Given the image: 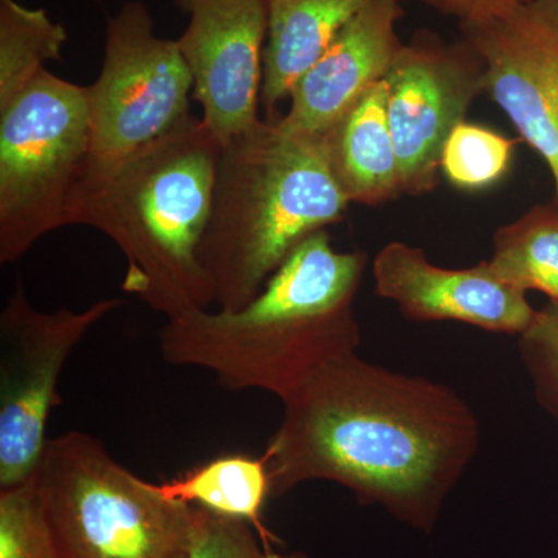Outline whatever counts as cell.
<instances>
[{"instance_id": "6da1fadb", "label": "cell", "mask_w": 558, "mask_h": 558, "mask_svg": "<svg viewBox=\"0 0 558 558\" xmlns=\"http://www.w3.org/2000/svg\"><path fill=\"white\" fill-rule=\"evenodd\" d=\"M264 457L271 498L329 481L360 505L432 532L481 447V422L453 388L359 352L330 360L281 400Z\"/></svg>"}, {"instance_id": "7a4b0ae2", "label": "cell", "mask_w": 558, "mask_h": 558, "mask_svg": "<svg viewBox=\"0 0 558 558\" xmlns=\"http://www.w3.org/2000/svg\"><path fill=\"white\" fill-rule=\"evenodd\" d=\"M365 253L339 252L328 230L303 242L245 306L194 311L159 332L165 362L207 369L229 391L284 400L330 360L357 352L355 300Z\"/></svg>"}, {"instance_id": "3957f363", "label": "cell", "mask_w": 558, "mask_h": 558, "mask_svg": "<svg viewBox=\"0 0 558 558\" xmlns=\"http://www.w3.org/2000/svg\"><path fill=\"white\" fill-rule=\"evenodd\" d=\"M222 145L201 117L102 167L84 165L65 227L101 231L126 260L123 292L167 319L215 304L201 263Z\"/></svg>"}, {"instance_id": "277c9868", "label": "cell", "mask_w": 558, "mask_h": 558, "mask_svg": "<svg viewBox=\"0 0 558 558\" xmlns=\"http://www.w3.org/2000/svg\"><path fill=\"white\" fill-rule=\"evenodd\" d=\"M349 205L322 134L263 120L222 145L201 245L218 310L255 299L304 241L341 222Z\"/></svg>"}, {"instance_id": "5b68a950", "label": "cell", "mask_w": 558, "mask_h": 558, "mask_svg": "<svg viewBox=\"0 0 558 558\" xmlns=\"http://www.w3.org/2000/svg\"><path fill=\"white\" fill-rule=\"evenodd\" d=\"M36 476L58 558H191L196 506L165 498L94 436L47 440Z\"/></svg>"}, {"instance_id": "8992f818", "label": "cell", "mask_w": 558, "mask_h": 558, "mask_svg": "<svg viewBox=\"0 0 558 558\" xmlns=\"http://www.w3.org/2000/svg\"><path fill=\"white\" fill-rule=\"evenodd\" d=\"M89 150L87 86L44 69L0 110V263H17L65 227Z\"/></svg>"}, {"instance_id": "52a82bcc", "label": "cell", "mask_w": 558, "mask_h": 558, "mask_svg": "<svg viewBox=\"0 0 558 558\" xmlns=\"http://www.w3.org/2000/svg\"><path fill=\"white\" fill-rule=\"evenodd\" d=\"M193 76L178 40L156 33L140 0L124 2L106 22L100 75L87 86L90 150L102 167L156 142L191 116Z\"/></svg>"}, {"instance_id": "ba28073f", "label": "cell", "mask_w": 558, "mask_h": 558, "mask_svg": "<svg viewBox=\"0 0 558 558\" xmlns=\"http://www.w3.org/2000/svg\"><path fill=\"white\" fill-rule=\"evenodd\" d=\"M121 303L102 299L81 312H43L16 282L0 312V490L38 473L47 422L61 403L62 369L86 333Z\"/></svg>"}, {"instance_id": "9c48e42d", "label": "cell", "mask_w": 558, "mask_h": 558, "mask_svg": "<svg viewBox=\"0 0 558 558\" xmlns=\"http://www.w3.org/2000/svg\"><path fill=\"white\" fill-rule=\"evenodd\" d=\"M385 81L402 193L421 196L435 189L447 140L486 90V68L468 40L447 44L418 33L403 44Z\"/></svg>"}, {"instance_id": "30bf717a", "label": "cell", "mask_w": 558, "mask_h": 558, "mask_svg": "<svg viewBox=\"0 0 558 558\" xmlns=\"http://www.w3.org/2000/svg\"><path fill=\"white\" fill-rule=\"evenodd\" d=\"M189 16L178 46L205 126L226 145L255 130L264 80L267 0H174Z\"/></svg>"}, {"instance_id": "8fae6325", "label": "cell", "mask_w": 558, "mask_h": 558, "mask_svg": "<svg viewBox=\"0 0 558 558\" xmlns=\"http://www.w3.org/2000/svg\"><path fill=\"white\" fill-rule=\"evenodd\" d=\"M461 32L484 62L492 100L548 165L558 204V3L529 0Z\"/></svg>"}, {"instance_id": "7c38bea8", "label": "cell", "mask_w": 558, "mask_h": 558, "mask_svg": "<svg viewBox=\"0 0 558 558\" xmlns=\"http://www.w3.org/2000/svg\"><path fill=\"white\" fill-rule=\"evenodd\" d=\"M373 278L376 295L413 322H454L520 337L537 314L527 293L499 277L488 259L468 269H447L433 264L421 247L391 241L374 256Z\"/></svg>"}, {"instance_id": "4fadbf2b", "label": "cell", "mask_w": 558, "mask_h": 558, "mask_svg": "<svg viewBox=\"0 0 558 558\" xmlns=\"http://www.w3.org/2000/svg\"><path fill=\"white\" fill-rule=\"evenodd\" d=\"M400 0H371L344 25L328 50L295 84L289 109L278 117L284 130L323 134L360 95L387 76L403 44Z\"/></svg>"}, {"instance_id": "5bb4252c", "label": "cell", "mask_w": 558, "mask_h": 558, "mask_svg": "<svg viewBox=\"0 0 558 558\" xmlns=\"http://www.w3.org/2000/svg\"><path fill=\"white\" fill-rule=\"evenodd\" d=\"M322 135L330 167L351 204L376 207L403 194L388 123L387 81L373 84Z\"/></svg>"}, {"instance_id": "9a60e30c", "label": "cell", "mask_w": 558, "mask_h": 558, "mask_svg": "<svg viewBox=\"0 0 558 558\" xmlns=\"http://www.w3.org/2000/svg\"><path fill=\"white\" fill-rule=\"evenodd\" d=\"M371 0H267L260 102L277 120L279 102L328 50L336 36Z\"/></svg>"}, {"instance_id": "2e32d148", "label": "cell", "mask_w": 558, "mask_h": 558, "mask_svg": "<svg viewBox=\"0 0 558 558\" xmlns=\"http://www.w3.org/2000/svg\"><path fill=\"white\" fill-rule=\"evenodd\" d=\"M165 498L196 506L250 524L267 546L279 539L264 524L263 512L271 498L267 458L227 454L205 462L178 478L156 484Z\"/></svg>"}, {"instance_id": "e0dca14e", "label": "cell", "mask_w": 558, "mask_h": 558, "mask_svg": "<svg viewBox=\"0 0 558 558\" xmlns=\"http://www.w3.org/2000/svg\"><path fill=\"white\" fill-rule=\"evenodd\" d=\"M488 263L524 293H545L558 304V204L535 205L495 231Z\"/></svg>"}, {"instance_id": "ac0fdd59", "label": "cell", "mask_w": 558, "mask_h": 558, "mask_svg": "<svg viewBox=\"0 0 558 558\" xmlns=\"http://www.w3.org/2000/svg\"><path fill=\"white\" fill-rule=\"evenodd\" d=\"M68 32L44 9L0 0V110L31 86L47 62L61 61Z\"/></svg>"}, {"instance_id": "d6986e66", "label": "cell", "mask_w": 558, "mask_h": 558, "mask_svg": "<svg viewBox=\"0 0 558 558\" xmlns=\"http://www.w3.org/2000/svg\"><path fill=\"white\" fill-rule=\"evenodd\" d=\"M513 146L499 132L462 121L444 146L440 170L459 190L490 189L509 171Z\"/></svg>"}, {"instance_id": "ffe728a7", "label": "cell", "mask_w": 558, "mask_h": 558, "mask_svg": "<svg viewBox=\"0 0 558 558\" xmlns=\"http://www.w3.org/2000/svg\"><path fill=\"white\" fill-rule=\"evenodd\" d=\"M0 558H58L36 475L0 490Z\"/></svg>"}, {"instance_id": "44dd1931", "label": "cell", "mask_w": 558, "mask_h": 558, "mask_svg": "<svg viewBox=\"0 0 558 558\" xmlns=\"http://www.w3.org/2000/svg\"><path fill=\"white\" fill-rule=\"evenodd\" d=\"M519 339V354L535 399L550 416L558 418V304L537 310Z\"/></svg>"}, {"instance_id": "7402d4cb", "label": "cell", "mask_w": 558, "mask_h": 558, "mask_svg": "<svg viewBox=\"0 0 558 558\" xmlns=\"http://www.w3.org/2000/svg\"><path fill=\"white\" fill-rule=\"evenodd\" d=\"M197 510L196 538L191 558H307L303 553H279L260 539L244 521Z\"/></svg>"}, {"instance_id": "603a6c76", "label": "cell", "mask_w": 558, "mask_h": 558, "mask_svg": "<svg viewBox=\"0 0 558 558\" xmlns=\"http://www.w3.org/2000/svg\"><path fill=\"white\" fill-rule=\"evenodd\" d=\"M428 7L457 17L459 25L484 24L519 9L529 0H422Z\"/></svg>"}, {"instance_id": "cb8c5ba5", "label": "cell", "mask_w": 558, "mask_h": 558, "mask_svg": "<svg viewBox=\"0 0 558 558\" xmlns=\"http://www.w3.org/2000/svg\"><path fill=\"white\" fill-rule=\"evenodd\" d=\"M94 2L100 3L102 2V0H94Z\"/></svg>"}, {"instance_id": "d4e9b609", "label": "cell", "mask_w": 558, "mask_h": 558, "mask_svg": "<svg viewBox=\"0 0 558 558\" xmlns=\"http://www.w3.org/2000/svg\"><path fill=\"white\" fill-rule=\"evenodd\" d=\"M554 2H557V3H558V0H554Z\"/></svg>"}]
</instances>
